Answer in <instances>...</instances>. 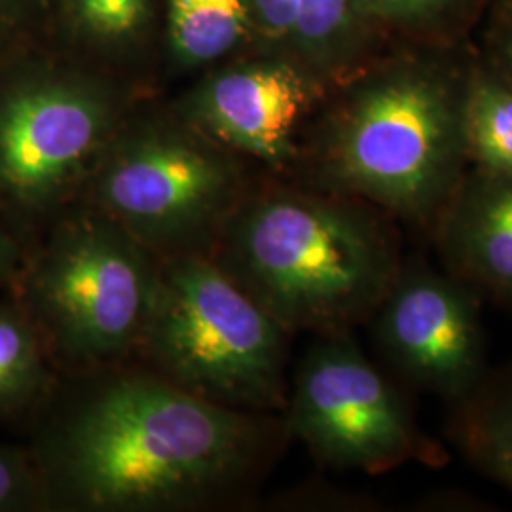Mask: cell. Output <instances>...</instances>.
<instances>
[{"instance_id":"1","label":"cell","mask_w":512,"mask_h":512,"mask_svg":"<svg viewBox=\"0 0 512 512\" xmlns=\"http://www.w3.org/2000/svg\"><path fill=\"white\" fill-rule=\"evenodd\" d=\"M44 406L31 456L59 511L245 505L291 440L283 414L203 401L137 361L61 376Z\"/></svg>"},{"instance_id":"2","label":"cell","mask_w":512,"mask_h":512,"mask_svg":"<svg viewBox=\"0 0 512 512\" xmlns=\"http://www.w3.org/2000/svg\"><path fill=\"white\" fill-rule=\"evenodd\" d=\"M393 220L317 186H251L211 258L296 332H351L368 323L403 268Z\"/></svg>"},{"instance_id":"3","label":"cell","mask_w":512,"mask_h":512,"mask_svg":"<svg viewBox=\"0 0 512 512\" xmlns=\"http://www.w3.org/2000/svg\"><path fill=\"white\" fill-rule=\"evenodd\" d=\"M465 95L467 84L421 67L366 78L323 128L315 186L431 232L465 175Z\"/></svg>"},{"instance_id":"4","label":"cell","mask_w":512,"mask_h":512,"mask_svg":"<svg viewBox=\"0 0 512 512\" xmlns=\"http://www.w3.org/2000/svg\"><path fill=\"white\" fill-rule=\"evenodd\" d=\"M160 258L92 203L55 219L19 266V304L63 376L131 361L147 327Z\"/></svg>"},{"instance_id":"5","label":"cell","mask_w":512,"mask_h":512,"mask_svg":"<svg viewBox=\"0 0 512 512\" xmlns=\"http://www.w3.org/2000/svg\"><path fill=\"white\" fill-rule=\"evenodd\" d=\"M291 336L211 256L160 258L152 310L131 361L203 401L283 414Z\"/></svg>"},{"instance_id":"6","label":"cell","mask_w":512,"mask_h":512,"mask_svg":"<svg viewBox=\"0 0 512 512\" xmlns=\"http://www.w3.org/2000/svg\"><path fill=\"white\" fill-rule=\"evenodd\" d=\"M251 186L238 154L177 110L133 109L101 154L82 200L158 258L209 256Z\"/></svg>"},{"instance_id":"7","label":"cell","mask_w":512,"mask_h":512,"mask_svg":"<svg viewBox=\"0 0 512 512\" xmlns=\"http://www.w3.org/2000/svg\"><path fill=\"white\" fill-rule=\"evenodd\" d=\"M133 110L103 74L50 67L0 88V224L40 236L82 202L93 169Z\"/></svg>"},{"instance_id":"8","label":"cell","mask_w":512,"mask_h":512,"mask_svg":"<svg viewBox=\"0 0 512 512\" xmlns=\"http://www.w3.org/2000/svg\"><path fill=\"white\" fill-rule=\"evenodd\" d=\"M283 420L291 439L330 469L378 475L412 461H446L399 387L366 357L351 332L315 334L294 370Z\"/></svg>"},{"instance_id":"9","label":"cell","mask_w":512,"mask_h":512,"mask_svg":"<svg viewBox=\"0 0 512 512\" xmlns=\"http://www.w3.org/2000/svg\"><path fill=\"white\" fill-rule=\"evenodd\" d=\"M368 323L387 365L450 404L471 395L490 370L480 294L448 272L403 264Z\"/></svg>"},{"instance_id":"10","label":"cell","mask_w":512,"mask_h":512,"mask_svg":"<svg viewBox=\"0 0 512 512\" xmlns=\"http://www.w3.org/2000/svg\"><path fill=\"white\" fill-rule=\"evenodd\" d=\"M317 97V80L291 63L247 61L207 76L175 110L239 158L283 167Z\"/></svg>"},{"instance_id":"11","label":"cell","mask_w":512,"mask_h":512,"mask_svg":"<svg viewBox=\"0 0 512 512\" xmlns=\"http://www.w3.org/2000/svg\"><path fill=\"white\" fill-rule=\"evenodd\" d=\"M431 232L448 274L512 310V177L463 175Z\"/></svg>"},{"instance_id":"12","label":"cell","mask_w":512,"mask_h":512,"mask_svg":"<svg viewBox=\"0 0 512 512\" xmlns=\"http://www.w3.org/2000/svg\"><path fill=\"white\" fill-rule=\"evenodd\" d=\"M450 414L448 433L463 458L512 492V363L490 368Z\"/></svg>"},{"instance_id":"13","label":"cell","mask_w":512,"mask_h":512,"mask_svg":"<svg viewBox=\"0 0 512 512\" xmlns=\"http://www.w3.org/2000/svg\"><path fill=\"white\" fill-rule=\"evenodd\" d=\"M61 372L27 310L0 302V418L44 406Z\"/></svg>"},{"instance_id":"14","label":"cell","mask_w":512,"mask_h":512,"mask_svg":"<svg viewBox=\"0 0 512 512\" xmlns=\"http://www.w3.org/2000/svg\"><path fill=\"white\" fill-rule=\"evenodd\" d=\"M251 19L249 0H167V37L181 69H200L230 54Z\"/></svg>"},{"instance_id":"15","label":"cell","mask_w":512,"mask_h":512,"mask_svg":"<svg viewBox=\"0 0 512 512\" xmlns=\"http://www.w3.org/2000/svg\"><path fill=\"white\" fill-rule=\"evenodd\" d=\"M463 137L478 171L512 177V86L495 78L467 84Z\"/></svg>"},{"instance_id":"16","label":"cell","mask_w":512,"mask_h":512,"mask_svg":"<svg viewBox=\"0 0 512 512\" xmlns=\"http://www.w3.org/2000/svg\"><path fill=\"white\" fill-rule=\"evenodd\" d=\"M76 35L105 55L124 54L147 31L152 0H67Z\"/></svg>"},{"instance_id":"17","label":"cell","mask_w":512,"mask_h":512,"mask_svg":"<svg viewBox=\"0 0 512 512\" xmlns=\"http://www.w3.org/2000/svg\"><path fill=\"white\" fill-rule=\"evenodd\" d=\"M357 14L353 0H296L293 37L313 67L330 71L344 61Z\"/></svg>"},{"instance_id":"18","label":"cell","mask_w":512,"mask_h":512,"mask_svg":"<svg viewBox=\"0 0 512 512\" xmlns=\"http://www.w3.org/2000/svg\"><path fill=\"white\" fill-rule=\"evenodd\" d=\"M46 507V495L31 452L0 444V512Z\"/></svg>"},{"instance_id":"19","label":"cell","mask_w":512,"mask_h":512,"mask_svg":"<svg viewBox=\"0 0 512 512\" xmlns=\"http://www.w3.org/2000/svg\"><path fill=\"white\" fill-rule=\"evenodd\" d=\"M452 0H353L357 12L382 19L423 18L446 8Z\"/></svg>"},{"instance_id":"20","label":"cell","mask_w":512,"mask_h":512,"mask_svg":"<svg viewBox=\"0 0 512 512\" xmlns=\"http://www.w3.org/2000/svg\"><path fill=\"white\" fill-rule=\"evenodd\" d=\"M251 18L258 27L272 38H289L294 35L296 0H249Z\"/></svg>"},{"instance_id":"21","label":"cell","mask_w":512,"mask_h":512,"mask_svg":"<svg viewBox=\"0 0 512 512\" xmlns=\"http://www.w3.org/2000/svg\"><path fill=\"white\" fill-rule=\"evenodd\" d=\"M23 260V243L0 224V285L14 281Z\"/></svg>"},{"instance_id":"22","label":"cell","mask_w":512,"mask_h":512,"mask_svg":"<svg viewBox=\"0 0 512 512\" xmlns=\"http://www.w3.org/2000/svg\"><path fill=\"white\" fill-rule=\"evenodd\" d=\"M25 0H0V31H4L12 19L16 16L19 8H23Z\"/></svg>"},{"instance_id":"23","label":"cell","mask_w":512,"mask_h":512,"mask_svg":"<svg viewBox=\"0 0 512 512\" xmlns=\"http://www.w3.org/2000/svg\"><path fill=\"white\" fill-rule=\"evenodd\" d=\"M509 61H511V69H512V48L509 50Z\"/></svg>"}]
</instances>
